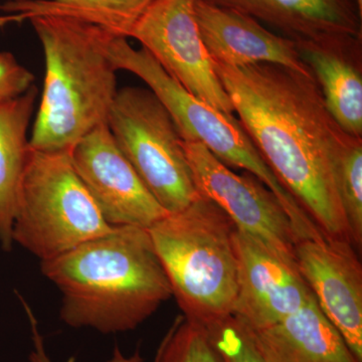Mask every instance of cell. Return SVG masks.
I'll use <instances>...</instances> for the list:
<instances>
[{
  "label": "cell",
  "instance_id": "cell-11",
  "mask_svg": "<svg viewBox=\"0 0 362 362\" xmlns=\"http://www.w3.org/2000/svg\"><path fill=\"white\" fill-rule=\"evenodd\" d=\"M238 293L233 318L249 331L269 327L301 308L312 296L296 262L282 258L237 230Z\"/></svg>",
  "mask_w": 362,
  "mask_h": 362
},
{
  "label": "cell",
  "instance_id": "cell-3",
  "mask_svg": "<svg viewBox=\"0 0 362 362\" xmlns=\"http://www.w3.org/2000/svg\"><path fill=\"white\" fill-rule=\"evenodd\" d=\"M42 45L44 89L30 149L71 151L86 134L108 124L117 92V69L106 52L110 32L66 16L30 21Z\"/></svg>",
  "mask_w": 362,
  "mask_h": 362
},
{
  "label": "cell",
  "instance_id": "cell-24",
  "mask_svg": "<svg viewBox=\"0 0 362 362\" xmlns=\"http://www.w3.org/2000/svg\"><path fill=\"white\" fill-rule=\"evenodd\" d=\"M357 1V6H358L359 9H361V11L362 13V0H356Z\"/></svg>",
  "mask_w": 362,
  "mask_h": 362
},
{
  "label": "cell",
  "instance_id": "cell-12",
  "mask_svg": "<svg viewBox=\"0 0 362 362\" xmlns=\"http://www.w3.org/2000/svg\"><path fill=\"white\" fill-rule=\"evenodd\" d=\"M295 258L302 277L326 318L362 362V266L349 242L300 240Z\"/></svg>",
  "mask_w": 362,
  "mask_h": 362
},
{
  "label": "cell",
  "instance_id": "cell-10",
  "mask_svg": "<svg viewBox=\"0 0 362 362\" xmlns=\"http://www.w3.org/2000/svg\"><path fill=\"white\" fill-rule=\"evenodd\" d=\"M70 154L76 173L109 225L149 228L168 216L119 149L108 124L90 131Z\"/></svg>",
  "mask_w": 362,
  "mask_h": 362
},
{
  "label": "cell",
  "instance_id": "cell-19",
  "mask_svg": "<svg viewBox=\"0 0 362 362\" xmlns=\"http://www.w3.org/2000/svg\"><path fill=\"white\" fill-rule=\"evenodd\" d=\"M338 194L352 246L362 249V138L352 137L335 164Z\"/></svg>",
  "mask_w": 362,
  "mask_h": 362
},
{
  "label": "cell",
  "instance_id": "cell-13",
  "mask_svg": "<svg viewBox=\"0 0 362 362\" xmlns=\"http://www.w3.org/2000/svg\"><path fill=\"white\" fill-rule=\"evenodd\" d=\"M195 18L213 62L240 66L271 63L313 75L296 42L278 35L258 21L206 0H197Z\"/></svg>",
  "mask_w": 362,
  "mask_h": 362
},
{
  "label": "cell",
  "instance_id": "cell-2",
  "mask_svg": "<svg viewBox=\"0 0 362 362\" xmlns=\"http://www.w3.org/2000/svg\"><path fill=\"white\" fill-rule=\"evenodd\" d=\"M40 271L61 292V320L103 334L135 330L173 297L148 228L141 226H116L40 262Z\"/></svg>",
  "mask_w": 362,
  "mask_h": 362
},
{
  "label": "cell",
  "instance_id": "cell-20",
  "mask_svg": "<svg viewBox=\"0 0 362 362\" xmlns=\"http://www.w3.org/2000/svg\"><path fill=\"white\" fill-rule=\"evenodd\" d=\"M154 362H223L211 333L181 316L173 323Z\"/></svg>",
  "mask_w": 362,
  "mask_h": 362
},
{
  "label": "cell",
  "instance_id": "cell-17",
  "mask_svg": "<svg viewBox=\"0 0 362 362\" xmlns=\"http://www.w3.org/2000/svg\"><path fill=\"white\" fill-rule=\"evenodd\" d=\"M39 90L35 85L23 96L0 104V247H13V223L21 181L28 158V127Z\"/></svg>",
  "mask_w": 362,
  "mask_h": 362
},
{
  "label": "cell",
  "instance_id": "cell-4",
  "mask_svg": "<svg viewBox=\"0 0 362 362\" xmlns=\"http://www.w3.org/2000/svg\"><path fill=\"white\" fill-rule=\"evenodd\" d=\"M237 230L223 209L201 194L148 228L183 317L209 332L233 317L239 279Z\"/></svg>",
  "mask_w": 362,
  "mask_h": 362
},
{
  "label": "cell",
  "instance_id": "cell-6",
  "mask_svg": "<svg viewBox=\"0 0 362 362\" xmlns=\"http://www.w3.org/2000/svg\"><path fill=\"white\" fill-rule=\"evenodd\" d=\"M71 151L30 149L14 218V244L40 262L115 230L78 177Z\"/></svg>",
  "mask_w": 362,
  "mask_h": 362
},
{
  "label": "cell",
  "instance_id": "cell-5",
  "mask_svg": "<svg viewBox=\"0 0 362 362\" xmlns=\"http://www.w3.org/2000/svg\"><path fill=\"white\" fill-rule=\"evenodd\" d=\"M106 52L117 70L134 74L148 86L166 110L183 141L201 143L228 168L245 169L277 197L291 221L297 240L320 239L321 233L264 160L258 148L233 114L225 113L190 94L144 49L109 33Z\"/></svg>",
  "mask_w": 362,
  "mask_h": 362
},
{
  "label": "cell",
  "instance_id": "cell-22",
  "mask_svg": "<svg viewBox=\"0 0 362 362\" xmlns=\"http://www.w3.org/2000/svg\"><path fill=\"white\" fill-rule=\"evenodd\" d=\"M35 81L32 71L21 66L11 52H0V104L23 96Z\"/></svg>",
  "mask_w": 362,
  "mask_h": 362
},
{
  "label": "cell",
  "instance_id": "cell-9",
  "mask_svg": "<svg viewBox=\"0 0 362 362\" xmlns=\"http://www.w3.org/2000/svg\"><path fill=\"white\" fill-rule=\"evenodd\" d=\"M197 192L223 209L240 232L296 262L297 238L277 197L256 177L237 175L201 144L183 141Z\"/></svg>",
  "mask_w": 362,
  "mask_h": 362
},
{
  "label": "cell",
  "instance_id": "cell-7",
  "mask_svg": "<svg viewBox=\"0 0 362 362\" xmlns=\"http://www.w3.org/2000/svg\"><path fill=\"white\" fill-rule=\"evenodd\" d=\"M108 126L124 156L168 214L199 197L183 140L170 114L149 89L118 90Z\"/></svg>",
  "mask_w": 362,
  "mask_h": 362
},
{
  "label": "cell",
  "instance_id": "cell-1",
  "mask_svg": "<svg viewBox=\"0 0 362 362\" xmlns=\"http://www.w3.org/2000/svg\"><path fill=\"white\" fill-rule=\"evenodd\" d=\"M214 66L243 127L283 187L324 238L351 244L335 164L354 136L331 117L314 76L271 63Z\"/></svg>",
  "mask_w": 362,
  "mask_h": 362
},
{
  "label": "cell",
  "instance_id": "cell-15",
  "mask_svg": "<svg viewBox=\"0 0 362 362\" xmlns=\"http://www.w3.org/2000/svg\"><path fill=\"white\" fill-rule=\"evenodd\" d=\"M258 21L294 40L328 35L362 37V13L356 0H206Z\"/></svg>",
  "mask_w": 362,
  "mask_h": 362
},
{
  "label": "cell",
  "instance_id": "cell-8",
  "mask_svg": "<svg viewBox=\"0 0 362 362\" xmlns=\"http://www.w3.org/2000/svg\"><path fill=\"white\" fill-rule=\"evenodd\" d=\"M197 0H153L133 26L138 40L182 87L225 113L235 109L214 70L195 18Z\"/></svg>",
  "mask_w": 362,
  "mask_h": 362
},
{
  "label": "cell",
  "instance_id": "cell-23",
  "mask_svg": "<svg viewBox=\"0 0 362 362\" xmlns=\"http://www.w3.org/2000/svg\"><path fill=\"white\" fill-rule=\"evenodd\" d=\"M20 300L25 308L26 315L28 317V320H30V331H32L33 350L28 356L30 362H54L45 350L44 339L40 335L35 314L33 313L32 309L26 303L25 300L23 299V297H20Z\"/></svg>",
  "mask_w": 362,
  "mask_h": 362
},
{
  "label": "cell",
  "instance_id": "cell-21",
  "mask_svg": "<svg viewBox=\"0 0 362 362\" xmlns=\"http://www.w3.org/2000/svg\"><path fill=\"white\" fill-rule=\"evenodd\" d=\"M209 333L223 362H265L247 331L233 317Z\"/></svg>",
  "mask_w": 362,
  "mask_h": 362
},
{
  "label": "cell",
  "instance_id": "cell-18",
  "mask_svg": "<svg viewBox=\"0 0 362 362\" xmlns=\"http://www.w3.org/2000/svg\"><path fill=\"white\" fill-rule=\"evenodd\" d=\"M0 26L39 16H56L92 23L119 37H129L133 26L153 0H2Z\"/></svg>",
  "mask_w": 362,
  "mask_h": 362
},
{
  "label": "cell",
  "instance_id": "cell-16",
  "mask_svg": "<svg viewBox=\"0 0 362 362\" xmlns=\"http://www.w3.org/2000/svg\"><path fill=\"white\" fill-rule=\"evenodd\" d=\"M245 330L265 362H361L314 296L299 310L269 327Z\"/></svg>",
  "mask_w": 362,
  "mask_h": 362
},
{
  "label": "cell",
  "instance_id": "cell-14",
  "mask_svg": "<svg viewBox=\"0 0 362 362\" xmlns=\"http://www.w3.org/2000/svg\"><path fill=\"white\" fill-rule=\"evenodd\" d=\"M296 45L331 117L345 133L362 138V37L328 35Z\"/></svg>",
  "mask_w": 362,
  "mask_h": 362
}]
</instances>
